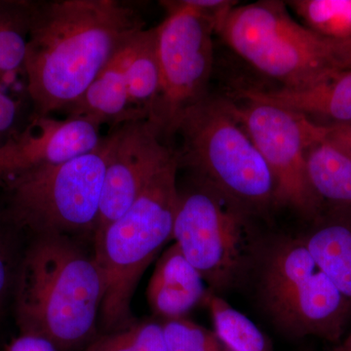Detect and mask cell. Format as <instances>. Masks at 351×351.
I'll list each match as a JSON object with an SVG mask.
<instances>
[{"label":"cell","instance_id":"obj_24","mask_svg":"<svg viewBox=\"0 0 351 351\" xmlns=\"http://www.w3.org/2000/svg\"><path fill=\"white\" fill-rule=\"evenodd\" d=\"M82 351H140L137 322L121 331L99 335Z\"/></svg>","mask_w":351,"mask_h":351},{"label":"cell","instance_id":"obj_13","mask_svg":"<svg viewBox=\"0 0 351 351\" xmlns=\"http://www.w3.org/2000/svg\"><path fill=\"white\" fill-rule=\"evenodd\" d=\"M243 99L267 101L325 121L322 125L351 124V69L338 71L321 82L304 88L242 90Z\"/></svg>","mask_w":351,"mask_h":351},{"label":"cell","instance_id":"obj_18","mask_svg":"<svg viewBox=\"0 0 351 351\" xmlns=\"http://www.w3.org/2000/svg\"><path fill=\"white\" fill-rule=\"evenodd\" d=\"M302 240L320 269L351 302V216L323 221Z\"/></svg>","mask_w":351,"mask_h":351},{"label":"cell","instance_id":"obj_23","mask_svg":"<svg viewBox=\"0 0 351 351\" xmlns=\"http://www.w3.org/2000/svg\"><path fill=\"white\" fill-rule=\"evenodd\" d=\"M14 228L5 212H0V318L13 299L21 257L16 247Z\"/></svg>","mask_w":351,"mask_h":351},{"label":"cell","instance_id":"obj_5","mask_svg":"<svg viewBox=\"0 0 351 351\" xmlns=\"http://www.w3.org/2000/svg\"><path fill=\"white\" fill-rule=\"evenodd\" d=\"M179 163L199 181L245 212L276 205V182L230 101L208 96L182 117Z\"/></svg>","mask_w":351,"mask_h":351},{"label":"cell","instance_id":"obj_28","mask_svg":"<svg viewBox=\"0 0 351 351\" xmlns=\"http://www.w3.org/2000/svg\"><path fill=\"white\" fill-rule=\"evenodd\" d=\"M1 90H2V89H1V87H0V91H1Z\"/></svg>","mask_w":351,"mask_h":351},{"label":"cell","instance_id":"obj_15","mask_svg":"<svg viewBox=\"0 0 351 351\" xmlns=\"http://www.w3.org/2000/svg\"><path fill=\"white\" fill-rule=\"evenodd\" d=\"M120 49L101 69L80 100L64 110L66 117L90 119L101 126L110 124L112 130L122 124L138 121L127 95Z\"/></svg>","mask_w":351,"mask_h":351},{"label":"cell","instance_id":"obj_12","mask_svg":"<svg viewBox=\"0 0 351 351\" xmlns=\"http://www.w3.org/2000/svg\"><path fill=\"white\" fill-rule=\"evenodd\" d=\"M101 125L82 117L31 119L0 147V184L29 171L58 165L93 151Z\"/></svg>","mask_w":351,"mask_h":351},{"label":"cell","instance_id":"obj_17","mask_svg":"<svg viewBox=\"0 0 351 351\" xmlns=\"http://www.w3.org/2000/svg\"><path fill=\"white\" fill-rule=\"evenodd\" d=\"M306 174L314 193L351 210V156L328 140L324 126L306 151Z\"/></svg>","mask_w":351,"mask_h":351},{"label":"cell","instance_id":"obj_6","mask_svg":"<svg viewBox=\"0 0 351 351\" xmlns=\"http://www.w3.org/2000/svg\"><path fill=\"white\" fill-rule=\"evenodd\" d=\"M112 142L110 132L93 151L1 184L7 195V218L34 237L93 239Z\"/></svg>","mask_w":351,"mask_h":351},{"label":"cell","instance_id":"obj_11","mask_svg":"<svg viewBox=\"0 0 351 351\" xmlns=\"http://www.w3.org/2000/svg\"><path fill=\"white\" fill-rule=\"evenodd\" d=\"M110 132L112 147L94 237L125 213L152 177L176 154L147 120L128 122Z\"/></svg>","mask_w":351,"mask_h":351},{"label":"cell","instance_id":"obj_14","mask_svg":"<svg viewBox=\"0 0 351 351\" xmlns=\"http://www.w3.org/2000/svg\"><path fill=\"white\" fill-rule=\"evenodd\" d=\"M207 293L202 276L174 243L157 261L147 299L154 315L177 319L204 302Z\"/></svg>","mask_w":351,"mask_h":351},{"label":"cell","instance_id":"obj_27","mask_svg":"<svg viewBox=\"0 0 351 351\" xmlns=\"http://www.w3.org/2000/svg\"><path fill=\"white\" fill-rule=\"evenodd\" d=\"M339 351H351V332L341 343Z\"/></svg>","mask_w":351,"mask_h":351},{"label":"cell","instance_id":"obj_26","mask_svg":"<svg viewBox=\"0 0 351 351\" xmlns=\"http://www.w3.org/2000/svg\"><path fill=\"white\" fill-rule=\"evenodd\" d=\"M328 140L338 145L351 156V124L348 125H323Z\"/></svg>","mask_w":351,"mask_h":351},{"label":"cell","instance_id":"obj_7","mask_svg":"<svg viewBox=\"0 0 351 351\" xmlns=\"http://www.w3.org/2000/svg\"><path fill=\"white\" fill-rule=\"evenodd\" d=\"M258 292L267 313L283 331L337 341L351 302L316 263L302 239H281L265 254Z\"/></svg>","mask_w":351,"mask_h":351},{"label":"cell","instance_id":"obj_4","mask_svg":"<svg viewBox=\"0 0 351 351\" xmlns=\"http://www.w3.org/2000/svg\"><path fill=\"white\" fill-rule=\"evenodd\" d=\"M216 32L247 63L278 80L281 87L311 86L351 69V39L323 38L295 21L284 2L235 5Z\"/></svg>","mask_w":351,"mask_h":351},{"label":"cell","instance_id":"obj_2","mask_svg":"<svg viewBox=\"0 0 351 351\" xmlns=\"http://www.w3.org/2000/svg\"><path fill=\"white\" fill-rule=\"evenodd\" d=\"M103 279L93 254L73 237H34L21 257L13 302L20 334L59 351H82L98 335Z\"/></svg>","mask_w":351,"mask_h":351},{"label":"cell","instance_id":"obj_21","mask_svg":"<svg viewBox=\"0 0 351 351\" xmlns=\"http://www.w3.org/2000/svg\"><path fill=\"white\" fill-rule=\"evenodd\" d=\"M288 4L306 27L323 38L351 39V0H294Z\"/></svg>","mask_w":351,"mask_h":351},{"label":"cell","instance_id":"obj_25","mask_svg":"<svg viewBox=\"0 0 351 351\" xmlns=\"http://www.w3.org/2000/svg\"><path fill=\"white\" fill-rule=\"evenodd\" d=\"M5 351H59L47 339L32 335L19 334L13 339Z\"/></svg>","mask_w":351,"mask_h":351},{"label":"cell","instance_id":"obj_9","mask_svg":"<svg viewBox=\"0 0 351 351\" xmlns=\"http://www.w3.org/2000/svg\"><path fill=\"white\" fill-rule=\"evenodd\" d=\"M246 213L200 181L180 193L173 239L212 292L237 282L253 252Z\"/></svg>","mask_w":351,"mask_h":351},{"label":"cell","instance_id":"obj_3","mask_svg":"<svg viewBox=\"0 0 351 351\" xmlns=\"http://www.w3.org/2000/svg\"><path fill=\"white\" fill-rule=\"evenodd\" d=\"M177 152L152 177L135 202L93 239L103 279L99 326L104 334L135 324L131 304L145 270L173 239L180 191Z\"/></svg>","mask_w":351,"mask_h":351},{"label":"cell","instance_id":"obj_10","mask_svg":"<svg viewBox=\"0 0 351 351\" xmlns=\"http://www.w3.org/2000/svg\"><path fill=\"white\" fill-rule=\"evenodd\" d=\"M243 100L241 105L230 101V106L269 166L276 182V205L304 216L316 213L320 199L307 178L306 156L320 124L274 104Z\"/></svg>","mask_w":351,"mask_h":351},{"label":"cell","instance_id":"obj_1","mask_svg":"<svg viewBox=\"0 0 351 351\" xmlns=\"http://www.w3.org/2000/svg\"><path fill=\"white\" fill-rule=\"evenodd\" d=\"M140 14L119 0L34 1L25 51L31 119L64 112L137 32Z\"/></svg>","mask_w":351,"mask_h":351},{"label":"cell","instance_id":"obj_19","mask_svg":"<svg viewBox=\"0 0 351 351\" xmlns=\"http://www.w3.org/2000/svg\"><path fill=\"white\" fill-rule=\"evenodd\" d=\"M204 302L212 320L214 332L228 351H272L269 341L255 323L233 308L221 295L208 291Z\"/></svg>","mask_w":351,"mask_h":351},{"label":"cell","instance_id":"obj_16","mask_svg":"<svg viewBox=\"0 0 351 351\" xmlns=\"http://www.w3.org/2000/svg\"><path fill=\"white\" fill-rule=\"evenodd\" d=\"M120 53L132 110L137 120H147L159 90L156 27L137 32Z\"/></svg>","mask_w":351,"mask_h":351},{"label":"cell","instance_id":"obj_8","mask_svg":"<svg viewBox=\"0 0 351 351\" xmlns=\"http://www.w3.org/2000/svg\"><path fill=\"white\" fill-rule=\"evenodd\" d=\"M156 27L159 90L147 121L161 138L177 133L182 117L207 98L216 21L184 1H164Z\"/></svg>","mask_w":351,"mask_h":351},{"label":"cell","instance_id":"obj_20","mask_svg":"<svg viewBox=\"0 0 351 351\" xmlns=\"http://www.w3.org/2000/svg\"><path fill=\"white\" fill-rule=\"evenodd\" d=\"M34 1L0 0V73L24 71Z\"/></svg>","mask_w":351,"mask_h":351},{"label":"cell","instance_id":"obj_22","mask_svg":"<svg viewBox=\"0 0 351 351\" xmlns=\"http://www.w3.org/2000/svg\"><path fill=\"white\" fill-rule=\"evenodd\" d=\"M168 351H228L216 332L186 318L162 323Z\"/></svg>","mask_w":351,"mask_h":351}]
</instances>
